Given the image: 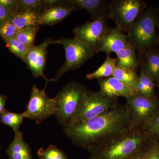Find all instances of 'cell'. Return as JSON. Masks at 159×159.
<instances>
[{
	"mask_svg": "<svg viewBox=\"0 0 159 159\" xmlns=\"http://www.w3.org/2000/svg\"><path fill=\"white\" fill-rule=\"evenodd\" d=\"M130 129L125 104L84 121L63 128L64 133L75 146L88 150L108 137Z\"/></svg>",
	"mask_w": 159,
	"mask_h": 159,
	"instance_id": "1",
	"label": "cell"
},
{
	"mask_svg": "<svg viewBox=\"0 0 159 159\" xmlns=\"http://www.w3.org/2000/svg\"><path fill=\"white\" fill-rule=\"evenodd\" d=\"M153 137L143 127L129 129L92 146L88 159H128L142 152Z\"/></svg>",
	"mask_w": 159,
	"mask_h": 159,
	"instance_id": "2",
	"label": "cell"
},
{
	"mask_svg": "<svg viewBox=\"0 0 159 159\" xmlns=\"http://www.w3.org/2000/svg\"><path fill=\"white\" fill-rule=\"evenodd\" d=\"M159 22L157 9H145L127 31L128 43L135 48L139 58L157 44L156 29Z\"/></svg>",
	"mask_w": 159,
	"mask_h": 159,
	"instance_id": "3",
	"label": "cell"
},
{
	"mask_svg": "<svg viewBox=\"0 0 159 159\" xmlns=\"http://www.w3.org/2000/svg\"><path fill=\"white\" fill-rule=\"evenodd\" d=\"M87 90L81 83L72 81L64 86L54 97V115L63 128L70 124L76 115Z\"/></svg>",
	"mask_w": 159,
	"mask_h": 159,
	"instance_id": "4",
	"label": "cell"
},
{
	"mask_svg": "<svg viewBox=\"0 0 159 159\" xmlns=\"http://www.w3.org/2000/svg\"><path fill=\"white\" fill-rule=\"evenodd\" d=\"M130 129L144 127L159 114V99L155 95L147 96L135 91L126 99Z\"/></svg>",
	"mask_w": 159,
	"mask_h": 159,
	"instance_id": "5",
	"label": "cell"
},
{
	"mask_svg": "<svg viewBox=\"0 0 159 159\" xmlns=\"http://www.w3.org/2000/svg\"><path fill=\"white\" fill-rule=\"evenodd\" d=\"M119 104L118 98L107 97L100 91L95 92L87 89L84 94L76 115L69 125L98 116L115 108Z\"/></svg>",
	"mask_w": 159,
	"mask_h": 159,
	"instance_id": "6",
	"label": "cell"
},
{
	"mask_svg": "<svg viewBox=\"0 0 159 159\" xmlns=\"http://www.w3.org/2000/svg\"><path fill=\"white\" fill-rule=\"evenodd\" d=\"M60 40L65 51L66 60L63 65L57 71L55 77L51 79L52 81H58L66 72L80 68L97 54L90 46L76 37L64 38Z\"/></svg>",
	"mask_w": 159,
	"mask_h": 159,
	"instance_id": "7",
	"label": "cell"
},
{
	"mask_svg": "<svg viewBox=\"0 0 159 159\" xmlns=\"http://www.w3.org/2000/svg\"><path fill=\"white\" fill-rule=\"evenodd\" d=\"M146 7L142 0H112L108 4L107 18L114 21L121 31L127 32Z\"/></svg>",
	"mask_w": 159,
	"mask_h": 159,
	"instance_id": "8",
	"label": "cell"
},
{
	"mask_svg": "<svg viewBox=\"0 0 159 159\" xmlns=\"http://www.w3.org/2000/svg\"><path fill=\"white\" fill-rule=\"evenodd\" d=\"M47 85L42 90L36 85L32 86L30 99L23 112L25 118L38 124L54 115L55 111V101L54 98H50L46 93Z\"/></svg>",
	"mask_w": 159,
	"mask_h": 159,
	"instance_id": "9",
	"label": "cell"
},
{
	"mask_svg": "<svg viewBox=\"0 0 159 159\" xmlns=\"http://www.w3.org/2000/svg\"><path fill=\"white\" fill-rule=\"evenodd\" d=\"M107 14L77 26L74 30V37L90 46L97 54L101 42L112 29L107 24Z\"/></svg>",
	"mask_w": 159,
	"mask_h": 159,
	"instance_id": "10",
	"label": "cell"
},
{
	"mask_svg": "<svg viewBox=\"0 0 159 159\" xmlns=\"http://www.w3.org/2000/svg\"><path fill=\"white\" fill-rule=\"evenodd\" d=\"M60 43L61 42L59 40H53L50 38H47L39 45L32 46L29 48L25 57V62L27 63L33 77H42L46 80V84L51 81L46 77L43 74L47 59L48 46L53 44Z\"/></svg>",
	"mask_w": 159,
	"mask_h": 159,
	"instance_id": "11",
	"label": "cell"
},
{
	"mask_svg": "<svg viewBox=\"0 0 159 159\" xmlns=\"http://www.w3.org/2000/svg\"><path fill=\"white\" fill-rule=\"evenodd\" d=\"M108 2L105 0H66V5L74 11L84 10L90 15L91 20L107 13Z\"/></svg>",
	"mask_w": 159,
	"mask_h": 159,
	"instance_id": "12",
	"label": "cell"
},
{
	"mask_svg": "<svg viewBox=\"0 0 159 159\" xmlns=\"http://www.w3.org/2000/svg\"><path fill=\"white\" fill-rule=\"evenodd\" d=\"M128 43L127 34H124L116 27L106 35L100 43L97 53L104 52L107 55L111 52L116 54L123 50Z\"/></svg>",
	"mask_w": 159,
	"mask_h": 159,
	"instance_id": "13",
	"label": "cell"
},
{
	"mask_svg": "<svg viewBox=\"0 0 159 159\" xmlns=\"http://www.w3.org/2000/svg\"><path fill=\"white\" fill-rule=\"evenodd\" d=\"M100 92L107 97L118 98L124 97L127 99L134 91L126 85L113 77L98 79Z\"/></svg>",
	"mask_w": 159,
	"mask_h": 159,
	"instance_id": "14",
	"label": "cell"
},
{
	"mask_svg": "<svg viewBox=\"0 0 159 159\" xmlns=\"http://www.w3.org/2000/svg\"><path fill=\"white\" fill-rule=\"evenodd\" d=\"M74 11V9L66 5L45 9L39 16V26L55 25L62 21Z\"/></svg>",
	"mask_w": 159,
	"mask_h": 159,
	"instance_id": "15",
	"label": "cell"
},
{
	"mask_svg": "<svg viewBox=\"0 0 159 159\" xmlns=\"http://www.w3.org/2000/svg\"><path fill=\"white\" fill-rule=\"evenodd\" d=\"M9 159H34L30 145L24 140L21 131L16 133L6 150Z\"/></svg>",
	"mask_w": 159,
	"mask_h": 159,
	"instance_id": "16",
	"label": "cell"
},
{
	"mask_svg": "<svg viewBox=\"0 0 159 159\" xmlns=\"http://www.w3.org/2000/svg\"><path fill=\"white\" fill-rule=\"evenodd\" d=\"M117 66L136 70L140 66L141 62L135 48L129 43L122 51L117 53Z\"/></svg>",
	"mask_w": 159,
	"mask_h": 159,
	"instance_id": "17",
	"label": "cell"
},
{
	"mask_svg": "<svg viewBox=\"0 0 159 159\" xmlns=\"http://www.w3.org/2000/svg\"><path fill=\"white\" fill-rule=\"evenodd\" d=\"M141 64L155 82H159V50L154 48L140 58Z\"/></svg>",
	"mask_w": 159,
	"mask_h": 159,
	"instance_id": "18",
	"label": "cell"
},
{
	"mask_svg": "<svg viewBox=\"0 0 159 159\" xmlns=\"http://www.w3.org/2000/svg\"><path fill=\"white\" fill-rule=\"evenodd\" d=\"M39 13L31 10H22L16 12L11 19L19 30L39 26L38 22Z\"/></svg>",
	"mask_w": 159,
	"mask_h": 159,
	"instance_id": "19",
	"label": "cell"
},
{
	"mask_svg": "<svg viewBox=\"0 0 159 159\" xmlns=\"http://www.w3.org/2000/svg\"><path fill=\"white\" fill-rule=\"evenodd\" d=\"M117 58H112L107 55L102 65L93 73L87 74L86 77L89 80H92L112 77L117 66Z\"/></svg>",
	"mask_w": 159,
	"mask_h": 159,
	"instance_id": "20",
	"label": "cell"
},
{
	"mask_svg": "<svg viewBox=\"0 0 159 159\" xmlns=\"http://www.w3.org/2000/svg\"><path fill=\"white\" fill-rule=\"evenodd\" d=\"M112 77L128 86L134 92L135 91L136 84L139 77L136 70L117 66Z\"/></svg>",
	"mask_w": 159,
	"mask_h": 159,
	"instance_id": "21",
	"label": "cell"
},
{
	"mask_svg": "<svg viewBox=\"0 0 159 159\" xmlns=\"http://www.w3.org/2000/svg\"><path fill=\"white\" fill-rule=\"evenodd\" d=\"M25 118L24 113L12 112L6 109L0 113V123L11 127L15 133L19 132L20 127Z\"/></svg>",
	"mask_w": 159,
	"mask_h": 159,
	"instance_id": "22",
	"label": "cell"
},
{
	"mask_svg": "<svg viewBox=\"0 0 159 159\" xmlns=\"http://www.w3.org/2000/svg\"><path fill=\"white\" fill-rule=\"evenodd\" d=\"M39 29V26L22 29L18 31L14 37L23 44L30 48L34 45V40Z\"/></svg>",
	"mask_w": 159,
	"mask_h": 159,
	"instance_id": "23",
	"label": "cell"
},
{
	"mask_svg": "<svg viewBox=\"0 0 159 159\" xmlns=\"http://www.w3.org/2000/svg\"><path fill=\"white\" fill-rule=\"evenodd\" d=\"M3 40L9 51L25 62L26 54L29 48L20 43L14 37Z\"/></svg>",
	"mask_w": 159,
	"mask_h": 159,
	"instance_id": "24",
	"label": "cell"
},
{
	"mask_svg": "<svg viewBox=\"0 0 159 159\" xmlns=\"http://www.w3.org/2000/svg\"><path fill=\"white\" fill-rule=\"evenodd\" d=\"M37 153L39 159H69L63 151L54 145H50L46 149L40 148Z\"/></svg>",
	"mask_w": 159,
	"mask_h": 159,
	"instance_id": "25",
	"label": "cell"
},
{
	"mask_svg": "<svg viewBox=\"0 0 159 159\" xmlns=\"http://www.w3.org/2000/svg\"><path fill=\"white\" fill-rule=\"evenodd\" d=\"M159 137L153 136L142 152V159H159Z\"/></svg>",
	"mask_w": 159,
	"mask_h": 159,
	"instance_id": "26",
	"label": "cell"
},
{
	"mask_svg": "<svg viewBox=\"0 0 159 159\" xmlns=\"http://www.w3.org/2000/svg\"><path fill=\"white\" fill-rule=\"evenodd\" d=\"M18 11L31 10L40 14L43 11L42 0H18Z\"/></svg>",
	"mask_w": 159,
	"mask_h": 159,
	"instance_id": "27",
	"label": "cell"
},
{
	"mask_svg": "<svg viewBox=\"0 0 159 159\" xmlns=\"http://www.w3.org/2000/svg\"><path fill=\"white\" fill-rule=\"evenodd\" d=\"M140 69V76L139 79L141 82L144 84L148 92V96H152L155 95L154 93L155 83L150 75L145 70L142 66Z\"/></svg>",
	"mask_w": 159,
	"mask_h": 159,
	"instance_id": "28",
	"label": "cell"
},
{
	"mask_svg": "<svg viewBox=\"0 0 159 159\" xmlns=\"http://www.w3.org/2000/svg\"><path fill=\"white\" fill-rule=\"evenodd\" d=\"M19 31L11 20H8L0 25V36L3 39L11 38L14 37Z\"/></svg>",
	"mask_w": 159,
	"mask_h": 159,
	"instance_id": "29",
	"label": "cell"
},
{
	"mask_svg": "<svg viewBox=\"0 0 159 159\" xmlns=\"http://www.w3.org/2000/svg\"><path fill=\"white\" fill-rule=\"evenodd\" d=\"M143 127L151 136L159 137V114Z\"/></svg>",
	"mask_w": 159,
	"mask_h": 159,
	"instance_id": "30",
	"label": "cell"
},
{
	"mask_svg": "<svg viewBox=\"0 0 159 159\" xmlns=\"http://www.w3.org/2000/svg\"><path fill=\"white\" fill-rule=\"evenodd\" d=\"M0 4L14 14L18 11V0H0Z\"/></svg>",
	"mask_w": 159,
	"mask_h": 159,
	"instance_id": "31",
	"label": "cell"
},
{
	"mask_svg": "<svg viewBox=\"0 0 159 159\" xmlns=\"http://www.w3.org/2000/svg\"><path fill=\"white\" fill-rule=\"evenodd\" d=\"M14 13L0 4V25L11 20Z\"/></svg>",
	"mask_w": 159,
	"mask_h": 159,
	"instance_id": "32",
	"label": "cell"
},
{
	"mask_svg": "<svg viewBox=\"0 0 159 159\" xmlns=\"http://www.w3.org/2000/svg\"><path fill=\"white\" fill-rule=\"evenodd\" d=\"M66 0H42L43 10L56 6H64Z\"/></svg>",
	"mask_w": 159,
	"mask_h": 159,
	"instance_id": "33",
	"label": "cell"
},
{
	"mask_svg": "<svg viewBox=\"0 0 159 159\" xmlns=\"http://www.w3.org/2000/svg\"><path fill=\"white\" fill-rule=\"evenodd\" d=\"M135 91L139 92L140 93L145 95V96H148V92L146 88L145 87L144 84L141 82L139 79L137 80L136 84L135 85Z\"/></svg>",
	"mask_w": 159,
	"mask_h": 159,
	"instance_id": "34",
	"label": "cell"
},
{
	"mask_svg": "<svg viewBox=\"0 0 159 159\" xmlns=\"http://www.w3.org/2000/svg\"><path fill=\"white\" fill-rule=\"evenodd\" d=\"M7 97L5 95L0 94V113L6 109L5 108Z\"/></svg>",
	"mask_w": 159,
	"mask_h": 159,
	"instance_id": "35",
	"label": "cell"
},
{
	"mask_svg": "<svg viewBox=\"0 0 159 159\" xmlns=\"http://www.w3.org/2000/svg\"><path fill=\"white\" fill-rule=\"evenodd\" d=\"M142 152L137 154L135 155H134L128 159H142Z\"/></svg>",
	"mask_w": 159,
	"mask_h": 159,
	"instance_id": "36",
	"label": "cell"
},
{
	"mask_svg": "<svg viewBox=\"0 0 159 159\" xmlns=\"http://www.w3.org/2000/svg\"><path fill=\"white\" fill-rule=\"evenodd\" d=\"M157 44L159 45V34L158 35H157Z\"/></svg>",
	"mask_w": 159,
	"mask_h": 159,
	"instance_id": "37",
	"label": "cell"
},
{
	"mask_svg": "<svg viewBox=\"0 0 159 159\" xmlns=\"http://www.w3.org/2000/svg\"><path fill=\"white\" fill-rule=\"evenodd\" d=\"M157 27V28H158V29H159V22L158 24Z\"/></svg>",
	"mask_w": 159,
	"mask_h": 159,
	"instance_id": "38",
	"label": "cell"
},
{
	"mask_svg": "<svg viewBox=\"0 0 159 159\" xmlns=\"http://www.w3.org/2000/svg\"><path fill=\"white\" fill-rule=\"evenodd\" d=\"M158 88H159V82L158 83Z\"/></svg>",
	"mask_w": 159,
	"mask_h": 159,
	"instance_id": "39",
	"label": "cell"
},
{
	"mask_svg": "<svg viewBox=\"0 0 159 159\" xmlns=\"http://www.w3.org/2000/svg\"><path fill=\"white\" fill-rule=\"evenodd\" d=\"M158 150L159 151V143H158Z\"/></svg>",
	"mask_w": 159,
	"mask_h": 159,
	"instance_id": "40",
	"label": "cell"
},
{
	"mask_svg": "<svg viewBox=\"0 0 159 159\" xmlns=\"http://www.w3.org/2000/svg\"><path fill=\"white\" fill-rule=\"evenodd\" d=\"M0 148H1V147H0Z\"/></svg>",
	"mask_w": 159,
	"mask_h": 159,
	"instance_id": "41",
	"label": "cell"
},
{
	"mask_svg": "<svg viewBox=\"0 0 159 159\" xmlns=\"http://www.w3.org/2000/svg\"></svg>",
	"mask_w": 159,
	"mask_h": 159,
	"instance_id": "42",
	"label": "cell"
}]
</instances>
